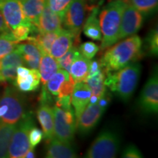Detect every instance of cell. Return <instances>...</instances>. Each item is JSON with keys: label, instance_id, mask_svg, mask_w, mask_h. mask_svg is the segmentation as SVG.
I'll use <instances>...</instances> for the list:
<instances>
[{"label": "cell", "instance_id": "6da1fadb", "mask_svg": "<svg viewBox=\"0 0 158 158\" xmlns=\"http://www.w3.org/2000/svg\"><path fill=\"white\" fill-rule=\"evenodd\" d=\"M116 43L106 50L99 62L105 73L118 70L142 56L143 41L138 35H131Z\"/></svg>", "mask_w": 158, "mask_h": 158}, {"label": "cell", "instance_id": "7a4b0ae2", "mask_svg": "<svg viewBox=\"0 0 158 158\" xmlns=\"http://www.w3.org/2000/svg\"><path fill=\"white\" fill-rule=\"evenodd\" d=\"M141 73L140 63L131 62L118 70L105 73V85L122 100L127 102L135 92Z\"/></svg>", "mask_w": 158, "mask_h": 158}, {"label": "cell", "instance_id": "3957f363", "mask_svg": "<svg viewBox=\"0 0 158 158\" xmlns=\"http://www.w3.org/2000/svg\"><path fill=\"white\" fill-rule=\"evenodd\" d=\"M126 2L114 0L106 5L99 14V22L102 33L100 49L106 50L118 42L122 15Z\"/></svg>", "mask_w": 158, "mask_h": 158}, {"label": "cell", "instance_id": "277c9868", "mask_svg": "<svg viewBox=\"0 0 158 158\" xmlns=\"http://www.w3.org/2000/svg\"><path fill=\"white\" fill-rule=\"evenodd\" d=\"M27 113L22 94L11 86L6 88L0 98V122L15 124Z\"/></svg>", "mask_w": 158, "mask_h": 158}, {"label": "cell", "instance_id": "5b68a950", "mask_svg": "<svg viewBox=\"0 0 158 158\" xmlns=\"http://www.w3.org/2000/svg\"><path fill=\"white\" fill-rule=\"evenodd\" d=\"M34 126L35 122L31 113H27L16 123L8 148V157H24L26 153L31 149L29 133Z\"/></svg>", "mask_w": 158, "mask_h": 158}, {"label": "cell", "instance_id": "8992f818", "mask_svg": "<svg viewBox=\"0 0 158 158\" xmlns=\"http://www.w3.org/2000/svg\"><path fill=\"white\" fill-rule=\"evenodd\" d=\"M121 141L116 132L110 130L102 131L85 154L86 158H114L119 151Z\"/></svg>", "mask_w": 158, "mask_h": 158}, {"label": "cell", "instance_id": "52a82bcc", "mask_svg": "<svg viewBox=\"0 0 158 158\" xmlns=\"http://www.w3.org/2000/svg\"><path fill=\"white\" fill-rule=\"evenodd\" d=\"M53 112L55 138L61 141L71 143L74 139L76 125L73 110H64L55 105Z\"/></svg>", "mask_w": 158, "mask_h": 158}, {"label": "cell", "instance_id": "ba28073f", "mask_svg": "<svg viewBox=\"0 0 158 158\" xmlns=\"http://www.w3.org/2000/svg\"><path fill=\"white\" fill-rule=\"evenodd\" d=\"M86 9V0H73L63 17L62 24L64 29L70 31L74 35V39L78 41L85 21Z\"/></svg>", "mask_w": 158, "mask_h": 158}, {"label": "cell", "instance_id": "9c48e42d", "mask_svg": "<svg viewBox=\"0 0 158 158\" xmlns=\"http://www.w3.org/2000/svg\"><path fill=\"white\" fill-rule=\"evenodd\" d=\"M138 105L145 114H157L158 110V77L157 69L146 83L140 95Z\"/></svg>", "mask_w": 158, "mask_h": 158}, {"label": "cell", "instance_id": "30bf717a", "mask_svg": "<svg viewBox=\"0 0 158 158\" xmlns=\"http://www.w3.org/2000/svg\"><path fill=\"white\" fill-rule=\"evenodd\" d=\"M144 16L133 5L126 3L122 15L118 40L135 35L143 26Z\"/></svg>", "mask_w": 158, "mask_h": 158}, {"label": "cell", "instance_id": "8fae6325", "mask_svg": "<svg viewBox=\"0 0 158 158\" xmlns=\"http://www.w3.org/2000/svg\"><path fill=\"white\" fill-rule=\"evenodd\" d=\"M105 110L98 104H88L76 120V127L81 135H86L93 130L101 119Z\"/></svg>", "mask_w": 158, "mask_h": 158}, {"label": "cell", "instance_id": "7c38bea8", "mask_svg": "<svg viewBox=\"0 0 158 158\" xmlns=\"http://www.w3.org/2000/svg\"><path fill=\"white\" fill-rule=\"evenodd\" d=\"M0 12L10 30L29 22L23 14L20 0H0Z\"/></svg>", "mask_w": 158, "mask_h": 158}, {"label": "cell", "instance_id": "4fadbf2b", "mask_svg": "<svg viewBox=\"0 0 158 158\" xmlns=\"http://www.w3.org/2000/svg\"><path fill=\"white\" fill-rule=\"evenodd\" d=\"M91 95L92 91L84 81L75 84L73 91L71 94V105L74 108L76 119L87 106Z\"/></svg>", "mask_w": 158, "mask_h": 158}, {"label": "cell", "instance_id": "5bb4252c", "mask_svg": "<svg viewBox=\"0 0 158 158\" xmlns=\"http://www.w3.org/2000/svg\"><path fill=\"white\" fill-rule=\"evenodd\" d=\"M62 25V18L50 8L46 3L40 15L36 27L39 32H48L60 30Z\"/></svg>", "mask_w": 158, "mask_h": 158}, {"label": "cell", "instance_id": "9a60e30c", "mask_svg": "<svg viewBox=\"0 0 158 158\" xmlns=\"http://www.w3.org/2000/svg\"><path fill=\"white\" fill-rule=\"evenodd\" d=\"M37 118L42 127L44 138L48 141L55 138L54 112L50 105L40 104L37 112Z\"/></svg>", "mask_w": 158, "mask_h": 158}, {"label": "cell", "instance_id": "2e32d148", "mask_svg": "<svg viewBox=\"0 0 158 158\" xmlns=\"http://www.w3.org/2000/svg\"><path fill=\"white\" fill-rule=\"evenodd\" d=\"M47 158H76L77 153L71 143L61 141L54 138L49 141L45 154Z\"/></svg>", "mask_w": 158, "mask_h": 158}, {"label": "cell", "instance_id": "e0dca14e", "mask_svg": "<svg viewBox=\"0 0 158 158\" xmlns=\"http://www.w3.org/2000/svg\"><path fill=\"white\" fill-rule=\"evenodd\" d=\"M15 48L21 53L23 63L30 69L38 70L42 54L38 47L34 43L29 41V43L18 44Z\"/></svg>", "mask_w": 158, "mask_h": 158}, {"label": "cell", "instance_id": "ac0fdd59", "mask_svg": "<svg viewBox=\"0 0 158 158\" xmlns=\"http://www.w3.org/2000/svg\"><path fill=\"white\" fill-rule=\"evenodd\" d=\"M74 35L70 31L61 29L59 35L54 40L50 50V55L54 59H58L63 56L73 45Z\"/></svg>", "mask_w": 158, "mask_h": 158}, {"label": "cell", "instance_id": "d6986e66", "mask_svg": "<svg viewBox=\"0 0 158 158\" xmlns=\"http://www.w3.org/2000/svg\"><path fill=\"white\" fill-rule=\"evenodd\" d=\"M98 13L99 7L98 6L92 7L89 15L82 28L85 36L93 40H101L102 39L101 29L98 18Z\"/></svg>", "mask_w": 158, "mask_h": 158}, {"label": "cell", "instance_id": "ffe728a7", "mask_svg": "<svg viewBox=\"0 0 158 158\" xmlns=\"http://www.w3.org/2000/svg\"><path fill=\"white\" fill-rule=\"evenodd\" d=\"M20 2L26 19L36 27L47 0H20Z\"/></svg>", "mask_w": 158, "mask_h": 158}, {"label": "cell", "instance_id": "44dd1931", "mask_svg": "<svg viewBox=\"0 0 158 158\" xmlns=\"http://www.w3.org/2000/svg\"><path fill=\"white\" fill-rule=\"evenodd\" d=\"M90 59L80 54L70 65L69 73L75 83L84 81L88 76L90 67Z\"/></svg>", "mask_w": 158, "mask_h": 158}, {"label": "cell", "instance_id": "7402d4cb", "mask_svg": "<svg viewBox=\"0 0 158 158\" xmlns=\"http://www.w3.org/2000/svg\"><path fill=\"white\" fill-rule=\"evenodd\" d=\"M40 82V74L37 69H30V72L27 76L16 78L14 84L21 92H28L37 90Z\"/></svg>", "mask_w": 158, "mask_h": 158}, {"label": "cell", "instance_id": "603a6c76", "mask_svg": "<svg viewBox=\"0 0 158 158\" xmlns=\"http://www.w3.org/2000/svg\"><path fill=\"white\" fill-rule=\"evenodd\" d=\"M39 72L40 74V81L44 86L51 76L59 70V65L56 59L50 54H43L41 56L39 65Z\"/></svg>", "mask_w": 158, "mask_h": 158}, {"label": "cell", "instance_id": "cb8c5ba5", "mask_svg": "<svg viewBox=\"0 0 158 158\" xmlns=\"http://www.w3.org/2000/svg\"><path fill=\"white\" fill-rule=\"evenodd\" d=\"M59 31L60 30L48 31V32H38V34L35 37H29L27 40L34 43L38 47L41 54H50L51 45L57 35H59Z\"/></svg>", "mask_w": 158, "mask_h": 158}, {"label": "cell", "instance_id": "d4e9b609", "mask_svg": "<svg viewBox=\"0 0 158 158\" xmlns=\"http://www.w3.org/2000/svg\"><path fill=\"white\" fill-rule=\"evenodd\" d=\"M15 125L0 122V158L8 157V148Z\"/></svg>", "mask_w": 158, "mask_h": 158}, {"label": "cell", "instance_id": "484cf974", "mask_svg": "<svg viewBox=\"0 0 158 158\" xmlns=\"http://www.w3.org/2000/svg\"><path fill=\"white\" fill-rule=\"evenodd\" d=\"M106 75L105 73L101 70L98 73L94 74V76L87 77L84 81L88 85L89 87L92 91V94L96 95L100 98L107 91V87L105 85L104 80Z\"/></svg>", "mask_w": 158, "mask_h": 158}, {"label": "cell", "instance_id": "4316f807", "mask_svg": "<svg viewBox=\"0 0 158 158\" xmlns=\"http://www.w3.org/2000/svg\"><path fill=\"white\" fill-rule=\"evenodd\" d=\"M69 78H70V73L68 71L63 69H59L43 86H45L46 90L51 95L56 96L58 95L59 89L62 84Z\"/></svg>", "mask_w": 158, "mask_h": 158}, {"label": "cell", "instance_id": "83f0119b", "mask_svg": "<svg viewBox=\"0 0 158 158\" xmlns=\"http://www.w3.org/2000/svg\"><path fill=\"white\" fill-rule=\"evenodd\" d=\"M128 2L143 16H149L157 11L158 0H128Z\"/></svg>", "mask_w": 158, "mask_h": 158}, {"label": "cell", "instance_id": "f1b7e54d", "mask_svg": "<svg viewBox=\"0 0 158 158\" xmlns=\"http://www.w3.org/2000/svg\"><path fill=\"white\" fill-rule=\"evenodd\" d=\"M19 43L12 36L11 30L2 33L0 35V59L14 50Z\"/></svg>", "mask_w": 158, "mask_h": 158}, {"label": "cell", "instance_id": "f546056e", "mask_svg": "<svg viewBox=\"0 0 158 158\" xmlns=\"http://www.w3.org/2000/svg\"><path fill=\"white\" fill-rule=\"evenodd\" d=\"M37 30V27L31 22L22 23L18 27H15L11 30V34L13 38H14L17 42H21V41L27 40L29 38V35L33 31H36ZM39 32V31H38Z\"/></svg>", "mask_w": 158, "mask_h": 158}, {"label": "cell", "instance_id": "4dcf8cb0", "mask_svg": "<svg viewBox=\"0 0 158 158\" xmlns=\"http://www.w3.org/2000/svg\"><path fill=\"white\" fill-rule=\"evenodd\" d=\"M80 54H81L79 52L78 49L75 45L74 46L72 45L70 49L63 56L56 59V62L59 65V68L67 70L69 73L71 64Z\"/></svg>", "mask_w": 158, "mask_h": 158}, {"label": "cell", "instance_id": "1f68e13d", "mask_svg": "<svg viewBox=\"0 0 158 158\" xmlns=\"http://www.w3.org/2000/svg\"><path fill=\"white\" fill-rule=\"evenodd\" d=\"M146 48L149 55L157 56L158 54V31L157 27L150 31L146 38Z\"/></svg>", "mask_w": 158, "mask_h": 158}, {"label": "cell", "instance_id": "d6a6232c", "mask_svg": "<svg viewBox=\"0 0 158 158\" xmlns=\"http://www.w3.org/2000/svg\"><path fill=\"white\" fill-rule=\"evenodd\" d=\"M73 0H47V4L53 11L59 16L64 17L65 12L68 10Z\"/></svg>", "mask_w": 158, "mask_h": 158}, {"label": "cell", "instance_id": "836d02e7", "mask_svg": "<svg viewBox=\"0 0 158 158\" xmlns=\"http://www.w3.org/2000/svg\"><path fill=\"white\" fill-rule=\"evenodd\" d=\"M99 51L98 45L92 42H86L82 43L79 47V52L85 58L92 59L97 54Z\"/></svg>", "mask_w": 158, "mask_h": 158}, {"label": "cell", "instance_id": "e575fe53", "mask_svg": "<svg viewBox=\"0 0 158 158\" xmlns=\"http://www.w3.org/2000/svg\"><path fill=\"white\" fill-rule=\"evenodd\" d=\"M43 138H44V134H43V130H40L35 126L31 127L29 133V140L31 148L34 149L35 147H37Z\"/></svg>", "mask_w": 158, "mask_h": 158}, {"label": "cell", "instance_id": "d590c367", "mask_svg": "<svg viewBox=\"0 0 158 158\" xmlns=\"http://www.w3.org/2000/svg\"><path fill=\"white\" fill-rule=\"evenodd\" d=\"M75 84H76V83H75L74 80L70 75V78H69L68 80L65 81L62 84L60 89H59L58 95L56 96L64 97L71 95L73 91Z\"/></svg>", "mask_w": 158, "mask_h": 158}, {"label": "cell", "instance_id": "8d00e7d4", "mask_svg": "<svg viewBox=\"0 0 158 158\" xmlns=\"http://www.w3.org/2000/svg\"><path fill=\"white\" fill-rule=\"evenodd\" d=\"M122 157L124 158H141L143 157L140 150L133 144H130L124 148L122 154Z\"/></svg>", "mask_w": 158, "mask_h": 158}, {"label": "cell", "instance_id": "74e56055", "mask_svg": "<svg viewBox=\"0 0 158 158\" xmlns=\"http://www.w3.org/2000/svg\"><path fill=\"white\" fill-rule=\"evenodd\" d=\"M110 101V97L109 96V94H108L107 91H106V93H105L101 98L99 99V100L98 101V104L102 108H103L104 110H106L107 109L108 105H109Z\"/></svg>", "mask_w": 158, "mask_h": 158}, {"label": "cell", "instance_id": "f35d334b", "mask_svg": "<svg viewBox=\"0 0 158 158\" xmlns=\"http://www.w3.org/2000/svg\"><path fill=\"white\" fill-rule=\"evenodd\" d=\"M10 31V29L7 27V23H6L5 19H4L3 15H2L1 12H0V33L6 32V31Z\"/></svg>", "mask_w": 158, "mask_h": 158}, {"label": "cell", "instance_id": "ab89813d", "mask_svg": "<svg viewBox=\"0 0 158 158\" xmlns=\"http://www.w3.org/2000/svg\"><path fill=\"white\" fill-rule=\"evenodd\" d=\"M35 155L34 149L31 148V149H29L27 153H26V155H24V157L25 158H34V157H35Z\"/></svg>", "mask_w": 158, "mask_h": 158}, {"label": "cell", "instance_id": "60d3db41", "mask_svg": "<svg viewBox=\"0 0 158 158\" xmlns=\"http://www.w3.org/2000/svg\"><path fill=\"white\" fill-rule=\"evenodd\" d=\"M122 1H123V2H126V3H127L128 0H122Z\"/></svg>", "mask_w": 158, "mask_h": 158}, {"label": "cell", "instance_id": "b9f144b4", "mask_svg": "<svg viewBox=\"0 0 158 158\" xmlns=\"http://www.w3.org/2000/svg\"><path fill=\"white\" fill-rule=\"evenodd\" d=\"M90 1H92V2H94V1H97V0H90Z\"/></svg>", "mask_w": 158, "mask_h": 158}]
</instances>
